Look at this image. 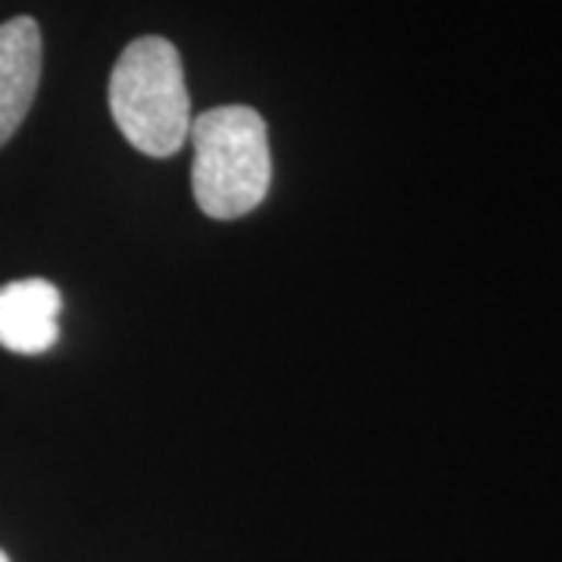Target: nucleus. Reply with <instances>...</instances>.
<instances>
[{"label":"nucleus","instance_id":"f257e3e1","mask_svg":"<svg viewBox=\"0 0 562 562\" xmlns=\"http://www.w3.org/2000/svg\"><path fill=\"white\" fill-rule=\"evenodd\" d=\"M191 188L210 220H241L272 184L269 128L254 106L228 103L191 120Z\"/></svg>","mask_w":562,"mask_h":562},{"label":"nucleus","instance_id":"f03ea898","mask_svg":"<svg viewBox=\"0 0 562 562\" xmlns=\"http://www.w3.org/2000/svg\"><path fill=\"white\" fill-rule=\"evenodd\" d=\"M110 113L140 154H179L191 135V98L172 41L144 35L122 50L110 76Z\"/></svg>","mask_w":562,"mask_h":562},{"label":"nucleus","instance_id":"7ed1b4c3","mask_svg":"<svg viewBox=\"0 0 562 562\" xmlns=\"http://www.w3.org/2000/svg\"><path fill=\"white\" fill-rule=\"evenodd\" d=\"M41 29L32 16L0 22V147L29 116L41 81Z\"/></svg>","mask_w":562,"mask_h":562},{"label":"nucleus","instance_id":"20e7f679","mask_svg":"<svg viewBox=\"0 0 562 562\" xmlns=\"http://www.w3.org/2000/svg\"><path fill=\"white\" fill-rule=\"evenodd\" d=\"M63 297L47 279H20L0 288V347L44 353L60 341Z\"/></svg>","mask_w":562,"mask_h":562},{"label":"nucleus","instance_id":"39448f33","mask_svg":"<svg viewBox=\"0 0 562 562\" xmlns=\"http://www.w3.org/2000/svg\"><path fill=\"white\" fill-rule=\"evenodd\" d=\"M0 562H10V557H7V553H3V550H0Z\"/></svg>","mask_w":562,"mask_h":562}]
</instances>
